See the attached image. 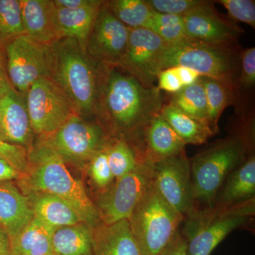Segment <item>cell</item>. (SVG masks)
<instances>
[{
  "label": "cell",
  "mask_w": 255,
  "mask_h": 255,
  "mask_svg": "<svg viewBox=\"0 0 255 255\" xmlns=\"http://www.w3.org/2000/svg\"><path fill=\"white\" fill-rule=\"evenodd\" d=\"M101 65V64H100ZM97 113L114 137L125 139L141 150L142 133L163 107L160 90L146 87L128 72L101 65Z\"/></svg>",
  "instance_id": "1"
},
{
  "label": "cell",
  "mask_w": 255,
  "mask_h": 255,
  "mask_svg": "<svg viewBox=\"0 0 255 255\" xmlns=\"http://www.w3.org/2000/svg\"><path fill=\"white\" fill-rule=\"evenodd\" d=\"M17 180L26 195L43 193L56 196L72 206L90 227L102 223L98 209L83 182L74 177L63 159L53 152L36 146L28 156L26 172Z\"/></svg>",
  "instance_id": "2"
},
{
  "label": "cell",
  "mask_w": 255,
  "mask_h": 255,
  "mask_svg": "<svg viewBox=\"0 0 255 255\" xmlns=\"http://www.w3.org/2000/svg\"><path fill=\"white\" fill-rule=\"evenodd\" d=\"M50 79L68 97L78 115L97 113L100 72L92 58L72 38H63L48 46Z\"/></svg>",
  "instance_id": "3"
},
{
  "label": "cell",
  "mask_w": 255,
  "mask_h": 255,
  "mask_svg": "<svg viewBox=\"0 0 255 255\" xmlns=\"http://www.w3.org/2000/svg\"><path fill=\"white\" fill-rule=\"evenodd\" d=\"M253 129L215 142L190 159L191 185L196 209L214 206L228 175L254 152Z\"/></svg>",
  "instance_id": "4"
},
{
  "label": "cell",
  "mask_w": 255,
  "mask_h": 255,
  "mask_svg": "<svg viewBox=\"0 0 255 255\" xmlns=\"http://www.w3.org/2000/svg\"><path fill=\"white\" fill-rule=\"evenodd\" d=\"M255 199L230 206L198 208L184 218L180 231L187 255H211L230 233L253 223Z\"/></svg>",
  "instance_id": "5"
},
{
  "label": "cell",
  "mask_w": 255,
  "mask_h": 255,
  "mask_svg": "<svg viewBox=\"0 0 255 255\" xmlns=\"http://www.w3.org/2000/svg\"><path fill=\"white\" fill-rule=\"evenodd\" d=\"M184 217L169 206L153 184L128 219L142 255H162Z\"/></svg>",
  "instance_id": "6"
},
{
  "label": "cell",
  "mask_w": 255,
  "mask_h": 255,
  "mask_svg": "<svg viewBox=\"0 0 255 255\" xmlns=\"http://www.w3.org/2000/svg\"><path fill=\"white\" fill-rule=\"evenodd\" d=\"M238 54V50L209 46L191 39L167 43L159 60V70L187 67L202 77L222 82L233 92L236 90Z\"/></svg>",
  "instance_id": "7"
},
{
  "label": "cell",
  "mask_w": 255,
  "mask_h": 255,
  "mask_svg": "<svg viewBox=\"0 0 255 255\" xmlns=\"http://www.w3.org/2000/svg\"><path fill=\"white\" fill-rule=\"evenodd\" d=\"M112 138L102 124L87 122L75 114L54 132L41 136L37 146L58 155L65 163L83 169Z\"/></svg>",
  "instance_id": "8"
},
{
  "label": "cell",
  "mask_w": 255,
  "mask_h": 255,
  "mask_svg": "<svg viewBox=\"0 0 255 255\" xmlns=\"http://www.w3.org/2000/svg\"><path fill=\"white\" fill-rule=\"evenodd\" d=\"M152 184V165L150 164H142L115 179L110 188L98 194L95 203L102 223L110 225L128 219Z\"/></svg>",
  "instance_id": "9"
},
{
  "label": "cell",
  "mask_w": 255,
  "mask_h": 255,
  "mask_svg": "<svg viewBox=\"0 0 255 255\" xmlns=\"http://www.w3.org/2000/svg\"><path fill=\"white\" fill-rule=\"evenodd\" d=\"M26 95L32 130L41 137L53 133L77 114L68 97L50 78L38 79Z\"/></svg>",
  "instance_id": "10"
},
{
  "label": "cell",
  "mask_w": 255,
  "mask_h": 255,
  "mask_svg": "<svg viewBox=\"0 0 255 255\" xmlns=\"http://www.w3.org/2000/svg\"><path fill=\"white\" fill-rule=\"evenodd\" d=\"M3 49L8 78L18 93L26 95L38 79L50 78L48 46L22 34L11 40Z\"/></svg>",
  "instance_id": "11"
},
{
  "label": "cell",
  "mask_w": 255,
  "mask_h": 255,
  "mask_svg": "<svg viewBox=\"0 0 255 255\" xmlns=\"http://www.w3.org/2000/svg\"><path fill=\"white\" fill-rule=\"evenodd\" d=\"M152 182L164 200L184 218L196 209L186 152L152 164Z\"/></svg>",
  "instance_id": "12"
},
{
  "label": "cell",
  "mask_w": 255,
  "mask_h": 255,
  "mask_svg": "<svg viewBox=\"0 0 255 255\" xmlns=\"http://www.w3.org/2000/svg\"><path fill=\"white\" fill-rule=\"evenodd\" d=\"M165 43L147 28H130L127 50L118 67L130 73L146 87H155L160 73L159 60Z\"/></svg>",
  "instance_id": "13"
},
{
  "label": "cell",
  "mask_w": 255,
  "mask_h": 255,
  "mask_svg": "<svg viewBox=\"0 0 255 255\" xmlns=\"http://www.w3.org/2000/svg\"><path fill=\"white\" fill-rule=\"evenodd\" d=\"M130 28L121 22L105 1L89 36L86 53L101 65L118 66L127 50Z\"/></svg>",
  "instance_id": "14"
},
{
  "label": "cell",
  "mask_w": 255,
  "mask_h": 255,
  "mask_svg": "<svg viewBox=\"0 0 255 255\" xmlns=\"http://www.w3.org/2000/svg\"><path fill=\"white\" fill-rule=\"evenodd\" d=\"M186 36L209 46L238 50L243 30L220 14L211 1L182 16Z\"/></svg>",
  "instance_id": "15"
},
{
  "label": "cell",
  "mask_w": 255,
  "mask_h": 255,
  "mask_svg": "<svg viewBox=\"0 0 255 255\" xmlns=\"http://www.w3.org/2000/svg\"><path fill=\"white\" fill-rule=\"evenodd\" d=\"M33 133L26 101L11 89L0 97V138L26 148L31 145Z\"/></svg>",
  "instance_id": "16"
},
{
  "label": "cell",
  "mask_w": 255,
  "mask_h": 255,
  "mask_svg": "<svg viewBox=\"0 0 255 255\" xmlns=\"http://www.w3.org/2000/svg\"><path fill=\"white\" fill-rule=\"evenodd\" d=\"M21 8L25 35L46 46L63 38L53 1L21 0Z\"/></svg>",
  "instance_id": "17"
},
{
  "label": "cell",
  "mask_w": 255,
  "mask_h": 255,
  "mask_svg": "<svg viewBox=\"0 0 255 255\" xmlns=\"http://www.w3.org/2000/svg\"><path fill=\"white\" fill-rule=\"evenodd\" d=\"M185 146L161 114L150 121L142 133V153L150 165L180 155L185 152Z\"/></svg>",
  "instance_id": "18"
},
{
  "label": "cell",
  "mask_w": 255,
  "mask_h": 255,
  "mask_svg": "<svg viewBox=\"0 0 255 255\" xmlns=\"http://www.w3.org/2000/svg\"><path fill=\"white\" fill-rule=\"evenodd\" d=\"M92 243L95 255H142L128 220L100 223L92 230Z\"/></svg>",
  "instance_id": "19"
},
{
  "label": "cell",
  "mask_w": 255,
  "mask_h": 255,
  "mask_svg": "<svg viewBox=\"0 0 255 255\" xmlns=\"http://www.w3.org/2000/svg\"><path fill=\"white\" fill-rule=\"evenodd\" d=\"M29 199L12 182H0V226L14 237L33 218Z\"/></svg>",
  "instance_id": "20"
},
{
  "label": "cell",
  "mask_w": 255,
  "mask_h": 255,
  "mask_svg": "<svg viewBox=\"0 0 255 255\" xmlns=\"http://www.w3.org/2000/svg\"><path fill=\"white\" fill-rule=\"evenodd\" d=\"M255 199V155L246 160L228 175L220 189L214 206H230Z\"/></svg>",
  "instance_id": "21"
},
{
  "label": "cell",
  "mask_w": 255,
  "mask_h": 255,
  "mask_svg": "<svg viewBox=\"0 0 255 255\" xmlns=\"http://www.w3.org/2000/svg\"><path fill=\"white\" fill-rule=\"evenodd\" d=\"M56 229L33 216L24 228L9 238L11 255H53V237Z\"/></svg>",
  "instance_id": "22"
},
{
  "label": "cell",
  "mask_w": 255,
  "mask_h": 255,
  "mask_svg": "<svg viewBox=\"0 0 255 255\" xmlns=\"http://www.w3.org/2000/svg\"><path fill=\"white\" fill-rule=\"evenodd\" d=\"M26 196L33 216L55 229L84 223L75 210L60 198L43 193Z\"/></svg>",
  "instance_id": "23"
},
{
  "label": "cell",
  "mask_w": 255,
  "mask_h": 255,
  "mask_svg": "<svg viewBox=\"0 0 255 255\" xmlns=\"http://www.w3.org/2000/svg\"><path fill=\"white\" fill-rule=\"evenodd\" d=\"M105 1L78 9H56L58 26L63 38H72L86 53L89 36L93 28L97 14Z\"/></svg>",
  "instance_id": "24"
},
{
  "label": "cell",
  "mask_w": 255,
  "mask_h": 255,
  "mask_svg": "<svg viewBox=\"0 0 255 255\" xmlns=\"http://www.w3.org/2000/svg\"><path fill=\"white\" fill-rule=\"evenodd\" d=\"M93 228L85 223L58 228L53 237V255H95Z\"/></svg>",
  "instance_id": "25"
},
{
  "label": "cell",
  "mask_w": 255,
  "mask_h": 255,
  "mask_svg": "<svg viewBox=\"0 0 255 255\" xmlns=\"http://www.w3.org/2000/svg\"><path fill=\"white\" fill-rule=\"evenodd\" d=\"M160 114L186 145H202L214 135L208 124L189 117L169 104L163 106Z\"/></svg>",
  "instance_id": "26"
},
{
  "label": "cell",
  "mask_w": 255,
  "mask_h": 255,
  "mask_svg": "<svg viewBox=\"0 0 255 255\" xmlns=\"http://www.w3.org/2000/svg\"><path fill=\"white\" fill-rule=\"evenodd\" d=\"M107 153L115 179L130 173L142 164H150L140 150L125 139L112 138L107 146Z\"/></svg>",
  "instance_id": "27"
},
{
  "label": "cell",
  "mask_w": 255,
  "mask_h": 255,
  "mask_svg": "<svg viewBox=\"0 0 255 255\" xmlns=\"http://www.w3.org/2000/svg\"><path fill=\"white\" fill-rule=\"evenodd\" d=\"M109 9L128 28H147L155 12L144 0H114L107 1Z\"/></svg>",
  "instance_id": "28"
},
{
  "label": "cell",
  "mask_w": 255,
  "mask_h": 255,
  "mask_svg": "<svg viewBox=\"0 0 255 255\" xmlns=\"http://www.w3.org/2000/svg\"><path fill=\"white\" fill-rule=\"evenodd\" d=\"M169 105L209 125L205 90L200 80L173 94Z\"/></svg>",
  "instance_id": "29"
},
{
  "label": "cell",
  "mask_w": 255,
  "mask_h": 255,
  "mask_svg": "<svg viewBox=\"0 0 255 255\" xmlns=\"http://www.w3.org/2000/svg\"><path fill=\"white\" fill-rule=\"evenodd\" d=\"M200 80L205 90L208 123L216 134L219 131L221 114L232 100L233 91L214 79L201 77Z\"/></svg>",
  "instance_id": "30"
},
{
  "label": "cell",
  "mask_w": 255,
  "mask_h": 255,
  "mask_svg": "<svg viewBox=\"0 0 255 255\" xmlns=\"http://www.w3.org/2000/svg\"><path fill=\"white\" fill-rule=\"evenodd\" d=\"M22 34L21 0H0V47Z\"/></svg>",
  "instance_id": "31"
},
{
  "label": "cell",
  "mask_w": 255,
  "mask_h": 255,
  "mask_svg": "<svg viewBox=\"0 0 255 255\" xmlns=\"http://www.w3.org/2000/svg\"><path fill=\"white\" fill-rule=\"evenodd\" d=\"M147 29L160 37L166 43H179L189 39L186 36L182 16L154 13Z\"/></svg>",
  "instance_id": "32"
},
{
  "label": "cell",
  "mask_w": 255,
  "mask_h": 255,
  "mask_svg": "<svg viewBox=\"0 0 255 255\" xmlns=\"http://www.w3.org/2000/svg\"><path fill=\"white\" fill-rule=\"evenodd\" d=\"M107 146L99 151L87 166L92 183L100 193L107 190L115 181L107 159Z\"/></svg>",
  "instance_id": "33"
},
{
  "label": "cell",
  "mask_w": 255,
  "mask_h": 255,
  "mask_svg": "<svg viewBox=\"0 0 255 255\" xmlns=\"http://www.w3.org/2000/svg\"><path fill=\"white\" fill-rule=\"evenodd\" d=\"M147 1L156 12L181 16L208 2L201 0H147Z\"/></svg>",
  "instance_id": "34"
},
{
  "label": "cell",
  "mask_w": 255,
  "mask_h": 255,
  "mask_svg": "<svg viewBox=\"0 0 255 255\" xmlns=\"http://www.w3.org/2000/svg\"><path fill=\"white\" fill-rule=\"evenodd\" d=\"M230 17L255 27V1L253 0H220Z\"/></svg>",
  "instance_id": "35"
},
{
  "label": "cell",
  "mask_w": 255,
  "mask_h": 255,
  "mask_svg": "<svg viewBox=\"0 0 255 255\" xmlns=\"http://www.w3.org/2000/svg\"><path fill=\"white\" fill-rule=\"evenodd\" d=\"M0 158L4 159L21 174L26 172L28 164L26 148L21 146L11 145L0 138Z\"/></svg>",
  "instance_id": "36"
},
{
  "label": "cell",
  "mask_w": 255,
  "mask_h": 255,
  "mask_svg": "<svg viewBox=\"0 0 255 255\" xmlns=\"http://www.w3.org/2000/svg\"><path fill=\"white\" fill-rule=\"evenodd\" d=\"M241 73L240 84L246 89L255 84V48H247L241 53Z\"/></svg>",
  "instance_id": "37"
},
{
  "label": "cell",
  "mask_w": 255,
  "mask_h": 255,
  "mask_svg": "<svg viewBox=\"0 0 255 255\" xmlns=\"http://www.w3.org/2000/svg\"><path fill=\"white\" fill-rule=\"evenodd\" d=\"M157 88L169 93L175 94L180 91L183 85L174 68L162 70L157 76Z\"/></svg>",
  "instance_id": "38"
},
{
  "label": "cell",
  "mask_w": 255,
  "mask_h": 255,
  "mask_svg": "<svg viewBox=\"0 0 255 255\" xmlns=\"http://www.w3.org/2000/svg\"><path fill=\"white\" fill-rule=\"evenodd\" d=\"M99 0H55V7L58 9H78L98 4Z\"/></svg>",
  "instance_id": "39"
},
{
  "label": "cell",
  "mask_w": 255,
  "mask_h": 255,
  "mask_svg": "<svg viewBox=\"0 0 255 255\" xmlns=\"http://www.w3.org/2000/svg\"><path fill=\"white\" fill-rule=\"evenodd\" d=\"M174 70L182 82L183 87L189 86L200 80L201 75L197 72L187 68V67H174Z\"/></svg>",
  "instance_id": "40"
},
{
  "label": "cell",
  "mask_w": 255,
  "mask_h": 255,
  "mask_svg": "<svg viewBox=\"0 0 255 255\" xmlns=\"http://www.w3.org/2000/svg\"><path fill=\"white\" fill-rule=\"evenodd\" d=\"M13 89L6 73L4 49L0 47V97Z\"/></svg>",
  "instance_id": "41"
},
{
  "label": "cell",
  "mask_w": 255,
  "mask_h": 255,
  "mask_svg": "<svg viewBox=\"0 0 255 255\" xmlns=\"http://www.w3.org/2000/svg\"><path fill=\"white\" fill-rule=\"evenodd\" d=\"M162 255H187L185 241L181 235L180 231L177 233Z\"/></svg>",
  "instance_id": "42"
},
{
  "label": "cell",
  "mask_w": 255,
  "mask_h": 255,
  "mask_svg": "<svg viewBox=\"0 0 255 255\" xmlns=\"http://www.w3.org/2000/svg\"><path fill=\"white\" fill-rule=\"evenodd\" d=\"M21 174L4 159L0 158V182H12L17 180Z\"/></svg>",
  "instance_id": "43"
},
{
  "label": "cell",
  "mask_w": 255,
  "mask_h": 255,
  "mask_svg": "<svg viewBox=\"0 0 255 255\" xmlns=\"http://www.w3.org/2000/svg\"><path fill=\"white\" fill-rule=\"evenodd\" d=\"M10 239L6 231L0 226V255H10Z\"/></svg>",
  "instance_id": "44"
},
{
  "label": "cell",
  "mask_w": 255,
  "mask_h": 255,
  "mask_svg": "<svg viewBox=\"0 0 255 255\" xmlns=\"http://www.w3.org/2000/svg\"><path fill=\"white\" fill-rule=\"evenodd\" d=\"M10 255H11V254H10Z\"/></svg>",
  "instance_id": "45"
}]
</instances>
